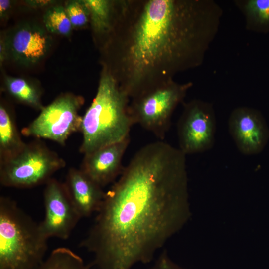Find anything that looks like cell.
<instances>
[{"mask_svg":"<svg viewBox=\"0 0 269 269\" xmlns=\"http://www.w3.org/2000/svg\"><path fill=\"white\" fill-rule=\"evenodd\" d=\"M186 155L160 140L139 149L110 189L80 246L97 269H131L153 259L179 223Z\"/></svg>","mask_w":269,"mask_h":269,"instance_id":"6da1fadb","label":"cell"},{"mask_svg":"<svg viewBox=\"0 0 269 269\" xmlns=\"http://www.w3.org/2000/svg\"><path fill=\"white\" fill-rule=\"evenodd\" d=\"M103 64L130 99L201 66L223 11L213 0H120Z\"/></svg>","mask_w":269,"mask_h":269,"instance_id":"7a4b0ae2","label":"cell"},{"mask_svg":"<svg viewBox=\"0 0 269 269\" xmlns=\"http://www.w3.org/2000/svg\"><path fill=\"white\" fill-rule=\"evenodd\" d=\"M130 102L112 75L103 67L96 95L82 116L81 153H90L130 137L134 124L129 113Z\"/></svg>","mask_w":269,"mask_h":269,"instance_id":"3957f363","label":"cell"},{"mask_svg":"<svg viewBox=\"0 0 269 269\" xmlns=\"http://www.w3.org/2000/svg\"><path fill=\"white\" fill-rule=\"evenodd\" d=\"M48 238L12 199L0 197V269H39Z\"/></svg>","mask_w":269,"mask_h":269,"instance_id":"277c9868","label":"cell"},{"mask_svg":"<svg viewBox=\"0 0 269 269\" xmlns=\"http://www.w3.org/2000/svg\"><path fill=\"white\" fill-rule=\"evenodd\" d=\"M66 165L56 152L35 139L15 156L0 163V183L5 187L33 188L45 184Z\"/></svg>","mask_w":269,"mask_h":269,"instance_id":"5b68a950","label":"cell"},{"mask_svg":"<svg viewBox=\"0 0 269 269\" xmlns=\"http://www.w3.org/2000/svg\"><path fill=\"white\" fill-rule=\"evenodd\" d=\"M193 86L191 82L179 83L172 80L132 98L129 110L134 124H137L162 140L171 126L173 112Z\"/></svg>","mask_w":269,"mask_h":269,"instance_id":"8992f818","label":"cell"},{"mask_svg":"<svg viewBox=\"0 0 269 269\" xmlns=\"http://www.w3.org/2000/svg\"><path fill=\"white\" fill-rule=\"evenodd\" d=\"M84 98L71 93L62 94L40 111L21 134L35 139H45L65 145L69 136L80 131L82 116L79 111Z\"/></svg>","mask_w":269,"mask_h":269,"instance_id":"52a82bcc","label":"cell"},{"mask_svg":"<svg viewBox=\"0 0 269 269\" xmlns=\"http://www.w3.org/2000/svg\"><path fill=\"white\" fill-rule=\"evenodd\" d=\"M182 104L177 126L179 149L186 155L211 149L215 144L216 131L212 103L195 99Z\"/></svg>","mask_w":269,"mask_h":269,"instance_id":"ba28073f","label":"cell"},{"mask_svg":"<svg viewBox=\"0 0 269 269\" xmlns=\"http://www.w3.org/2000/svg\"><path fill=\"white\" fill-rule=\"evenodd\" d=\"M45 214L39 223L43 234L66 240L82 218L72 203L63 183L51 178L43 193Z\"/></svg>","mask_w":269,"mask_h":269,"instance_id":"9c48e42d","label":"cell"},{"mask_svg":"<svg viewBox=\"0 0 269 269\" xmlns=\"http://www.w3.org/2000/svg\"><path fill=\"white\" fill-rule=\"evenodd\" d=\"M228 129L237 149L243 155L261 153L269 139V129L262 113L247 106H240L231 112Z\"/></svg>","mask_w":269,"mask_h":269,"instance_id":"30bf717a","label":"cell"},{"mask_svg":"<svg viewBox=\"0 0 269 269\" xmlns=\"http://www.w3.org/2000/svg\"><path fill=\"white\" fill-rule=\"evenodd\" d=\"M4 39L8 57L26 66L41 60L48 52L52 43L51 37L43 28L28 23L15 27Z\"/></svg>","mask_w":269,"mask_h":269,"instance_id":"8fae6325","label":"cell"},{"mask_svg":"<svg viewBox=\"0 0 269 269\" xmlns=\"http://www.w3.org/2000/svg\"><path fill=\"white\" fill-rule=\"evenodd\" d=\"M130 142V137L84 155L80 169L103 188L122 174V159Z\"/></svg>","mask_w":269,"mask_h":269,"instance_id":"7c38bea8","label":"cell"},{"mask_svg":"<svg viewBox=\"0 0 269 269\" xmlns=\"http://www.w3.org/2000/svg\"><path fill=\"white\" fill-rule=\"evenodd\" d=\"M63 184L81 218L89 217L100 209L106 192L80 169L70 168Z\"/></svg>","mask_w":269,"mask_h":269,"instance_id":"4fadbf2b","label":"cell"},{"mask_svg":"<svg viewBox=\"0 0 269 269\" xmlns=\"http://www.w3.org/2000/svg\"><path fill=\"white\" fill-rule=\"evenodd\" d=\"M26 143L22 140L15 118L2 102L0 104V163L19 153Z\"/></svg>","mask_w":269,"mask_h":269,"instance_id":"5bb4252c","label":"cell"},{"mask_svg":"<svg viewBox=\"0 0 269 269\" xmlns=\"http://www.w3.org/2000/svg\"><path fill=\"white\" fill-rule=\"evenodd\" d=\"M85 1L89 11L90 23L93 33L106 41L114 27L119 0H85Z\"/></svg>","mask_w":269,"mask_h":269,"instance_id":"9a60e30c","label":"cell"},{"mask_svg":"<svg viewBox=\"0 0 269 269\" xmlns=\"http://www.w3.org/2000/svg\"><path fill=\"white\" fill-rule=\"evenodd\" d=\"M234 1L244 16L247 30L259 33L269 32V0Z\"/></svg>","mask_w":269,"mask_h":269,"instance_id":"2e32d148","label":"cell"},{"mask_svg":"<svg viewBox=\"0 0 269 269\" xmlns=\"http://www.w3.org/2000/svg\"><path fill=\"white\" fill-rule=\"evenodd\" d=\"M5 90L18 102L41 111L44 106L41 100V91L35 85L23 78L6 77Z\"/></svg>","mask_w":269,"mask_h":269,"instance_id":"e0dca14e","label":"cell"},{"mask_svg":"<svg viewBox=\"0 0 269 269\" xmlns=\"http://www.w3.org/2000/svg\"><path fill=\"white\" fill-rule=\"evenodd\" d=\"M39 269H90V267L72 250L61 247L52 250Z\"/></svg>","mask_w":269,"mask_h":269,"instance_id":"ac0fdd59","label":"cell"},{"mask_svg":"<svg viewBox=\"0 0 269 269\" xmlns=\"http://www.w3.org/2000/svg\"><path fill=\"white\" fill-rule=\"evenodd\" d=\"M43 22L48 32L64 36L69 35L73 27L65 7L61 5L50 7L43 16Z\"/></svg>","mask_w":269,"mask_h":269,"instance_id":"d6986e66","label":"cell"},{"mask_svg":"<svg viewBox=\"0 0 269 269\" xmlns=\"http://www.w3.org/2000/svg\"><path fill=\"white\" fill-rule=\"evenodd\" d=\"M65 9L73 27H81L90 22L89 11L85 0H70Z\"/></svg>","mask_w":269,"mask_h":269,"instance_id":"ffe728a7","label":"cell"},{"mask_svg":"<svg viewBox=\"0 0 269 269\" xmlns=\"http://www.w3.org/2000/svg\"><path fill=\"white\" fill-rule=\"evenodd\" d=\"M151 269H181L169 258L165 251L162 252Z\"/></svg>","mask_w":269,"mask_h":269,"instance_id":"44dd1931","label":"cell"},{"mask_svg":"<svg viewBox=\"0 0 269 269\" xmlns=\"http://www.w3.org/2000/svg\"><path fill=\"white\" fill-rule=\"evenodd\" d=\"M25 3L32 8H42L52 5L55 1L49 0H26Z\"/></svg>","mask_w":269,"mask_h":269,"instance_id":"7402d4cb","label":"cell"},{"mask_svg":"<svg viewBox=\"0 0 269 269\" xmlns=\"http://www.w3.org/2000/svg\"><path fill=\"white\" fill-rule=\"evenodd\" d=\"M11 2L9 0H0V17L1 19L5 18L9 12L11 7Z\"/></svg>","mask_w":269,"mask_h":269,"instance_id":"603a6c76","label":"cell"},{"mask_svg":"<svg viewBox=\"0 0 269 269\" xmlns=\"http://www.w3.org/2000/svg\"><path fill=\"white\" fill-rule=\"evenodd\" d=\"M8 57V50L4 37H0V65Z\"/></svg>","mask_w":269,"mask_h":269,"instance_id":"cb8c5ba5","label":"cell"}]
</instances>
